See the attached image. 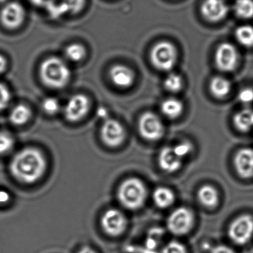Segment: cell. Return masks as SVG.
I'll return each mask as SVG.
<instances>
[{
	"label": "cell",
	"instance_id": "cell-1",
	"mask_svg": "<svg viewBox=\"0 0 253 253\" xmlns=\"http://www.w3.org/2000/svg\"><path fill=\"white\" fill-rule=\"evenodd\" d=\"M46 169V161L41 151L26 148L17 152L10 163L13 177L23 183H35L42 177Z\"/></svg>",
	"mask_w": 253,
	"mask_h": 253
},
{
	"label": "cell",
	"instance_id": "cell-2",
	"mask_svg": "<svg viewBox=\"0 0 253 253\" xmlns=\"http://www.w3.org/2000/svg\"><path fill=\"white\" fill-rule=\"evenodd\" d=\"M40 75L46 86L60 89L67 85L70 80L71 72L63 60L52 57L42 62L40 68Z\"/></svg>",
	"mask_w": 253,
	"mask_h": 253
},
{
	"label": "cell",
	"instance_id": "cell-3",
	"mask_svg": "<svg viewBox=\"0 0 253 253\" xmlns=\"http://www.w3.org/2000/svg\"><path fill=\"white\" fill-rule=\"evenodd\" d=\"M147 198V189L140 179L131 177L124 180L118 191L120 204L130 210H136L144 205Z\"/></svg>",
	"mask_w": 253,
	"mask_h": 253
},
{
	"label": "cell",
	"instance_id": "cell-4",
	"mask_svg": "<svg viewBox=\"0 0 253 253\" xmlns=\"http://www.w3.org/2000/svg\"><path fill=\"white\" fill-rule=\"evenodd\" d=\"M177 58L175 47L168 41L158 42L151 51V62L157 69L163 72L171 70L177 63Z\"/></svg>",
	"mask_w": 253,
	"mask_h": 253
},
{
	"label": "cell",
	"instance_id": "cell-5",
	"mask_svg": "<svg viewBox=\"0 0 253 253\" xmlns=\"http://www.w3.org/2000/svg\"><path fill=\"white\" fill-rule=\"evenodd\" d=\"M195 217L193 213L186 207H179L169 215L167 229L174 235H184L193 228Z\"/></svg>",
	"mask_w": 253,
	"mask_h": 253
},
{
	"label": "cell",
	"instance_id": "cell-6",
	"mask_svg": "<svg viewBox=\"0 0 253 253\" xmlns=\"http://www.w3.org/2000/svg\"><path fill=\"white\" fill-rule=\"evenodd\" d=\"M228 235L237 245H244L253 236V217L242 214L232 220L228 229Z\"/></svg>",
	"mask_w": 253,
	"mask_h": 253
},
{
	"label": "cell",
	"instance_id": "cell-7",
	"mask_svg": "<svg viewBox=\"0 0 253 253\" xmlns=\"http://www.w3.org/2000/svg\"><path fill=\"white\" fill-rule=\"evenodd\" d=\"M140 135L149 141H157L162 138L165 132L164 124L161 118L152 112H145L138 122Z\"/></svg>",
	"mask_w": 253,
	"mask_h": 253
},
{
	"label": "cell",
	"instance_id": "cell-8",
	"mask_svg": "<svg viewBox=\"0 0 253 253\" xmlns=\"http://www.w3.org/2000/svg\"><path fill=\"white\" fill-rule=\"evenodd\" d=\"M128 224L126 217L120 210L111 209L103 214L101 226L103 231L111 236H119L124 233Z\"/></svg>",
	"mask_w": 253,
	"mask_h": 253
},
{
	"label": "cell",
	"instance_id": "cell-9",
	"mask_svg": "<svg viewBox=\"0 0 253 253\" xmlns=\"http://www.w3.org/2000/svg\"><path fill=\"white\" fill-rule=\"evenodd\" d=\"M214 60L216 66L222 72H232L236 68L238 63V51L232 44L223 42L217 47Z\"/></svg>",
	"mask_w": 253,
	"mask_h": 253
},
{
	"label": "cell",
	"instance_id": "cell-10",
	"mask_svg": "<svg viewBox=\"0 0 253 253\" xmlns=\"http://www.w3.org/2000/svg\"><path fill=\"white\" fill-rule=\"evenodd\" d=\"M102 140L109 147H118L125 140L126 131L118 121L107 120L103 123L100 129Z\"/></svg>",
	"mask_w": 253,
	"mask_h": 253
},
{
	"label": "cell",
	"instance_id": "cell-11",
	"mask_svg": "<svg viewBox=\"0 0 253 253\" xmlns=\"http://www.w3.org/2000/svg\"><path fill=\"white\" fill-rule=\"evenodd\" d=\"M90 103L84 94L72 96L65 106V116L70 122H78L88 113Z\"/></svg>",
	"mask_w": 253,
	"mask_h": 253
},
{
	"label": "cell",
	"instance_id": "cell-12",
	"mask_svg": "<svg viewBox=\"0 0 253 253\" xmlns=\"http://www.w3.org/2000/svg\"><path fill=\"white\" fill-rule=\"evenodd\" d=\"M26 17L24 8L18 2H10L0 12V21L7 29H17L23 24Z\"/></svg>",
	"mask_w": 253,
	"mask_h": 253
},
{
	"label": "cell",
	"instance_id": "cell-13",
	"mask_svg": "<svg viewBox=\"0 0 253 253\" xmlns=\"http://www.w3.org/2000/svg\"><path fill=\"white\" fill-rule=\"evenodd\" d=\"M237 174L243 179L253 177V149L242 148L235 154L233 161Z\"/></svg>",
	"mask_w": 253,
	"mask_h": 253
},
{
	"label": "cell",
	"instance_id": "cell-14",
	"mask_svg": "<svg viewBox=\"0 0 253 253\" xmlns=\"http://www.w3.org/2000/svg\"><path fill=\"white\" fill-rule=\"evenodd\" d=\"M229 7L224 0H205L201 5V14L210 22H219L225 18Z\"/></svg>",
	"mask_w": 253,
	"mask_h": 253
},
{
	"label": "cell",
	"instance_id": "cell-15",
	"mask_svg": "<svg viewBox=\"0 0 253 253\" xmlns=\"http://www.w3.org/2000/svg\"><path fill=\"white\" fill-rule=\"evenodd\" d=\"M183 164V159L180 158L173 147L166 146L163 148L158 155V165L160 168L167 173H174L178 171Z\"/></svg>",
	"mask_w": 253,
	"mask_h": 253
},
{
	"label": "cell",
	"instance_id": "cell-16",
	"mask_svg": "<svg viewBox=\"0 0 253 253\" xmlns=\"http://www.w3.org/2000/svg\"><path fill=\"white\" fill-rule=\"evenodd\" d=\"M109 77L112 84L118 88H129L134 84V72L124 65L118 64L112 66L109 71Z\"/></svg>",
	"mask_w": 253,
	"mask_h": 253
},
{
	"label": "cell",
	"instance_id": "cell-17",
	"mask_svg": "<svg viewBox=\"0 0 253 253\" xmlns=\"http://www.w3.org/2000/svg\"><path fill=\"white\" fill-rule=\"evenodd\" d=\"M198 199L201 205L207 208L213 209L218 204V192L212 186L204 185L198 190Z\"/></svg>",
	"mask_w": 253,
	"mask_h": 253
},
{
	"label": "cell",
	"instance_id": "cell-18",
	"mask_svg": "<svg viewBox=\"0 0 253 253\" xmlns=\"http://www.w3.org/2000/svg\"><path fill=\"white\" fill-rule=\"evenodd\" d=\"M153 201L155 205L161 209H167L173 205L175 195L171 189L167 187H158L154 191Z\"/></svg>",
	"mask_w": 253,
	"mask_h": 253
},
{
	"label": "cell",
	"instance_id": "cell-19",
	"mask_svg": "<svg viewBox=\"0 0 253 253\" xmlns=\"http://www.w3.org/2000/svg\"><path fill=\"white\" fill-rule=\"evenodd\" d=\"M161 110L163 115L169 119H177L183 113V103L178 99H167L161 103Z\"/></svg>",
	"mask_w": 253,
	"mask_h": 253
},
{
	"label": "cell",
	"instance_id": "cell-20",
	"mask_svg": "<svg viewBox=\"0 0 253 253\" xmlns=\"http://www.w3.org/2000/svg\"><path fill=\"white\" fill-rule=\"evenodd\" d=\"M234 125L237 129L247 132L253 128V110L244 109L237 112L233 118Z\"/></svg>",
	"mask_w": 253,
	"mask_h": 253
},
{
	"label": "cell",
	"instance_id": "cell-21",
	"mask_svg": "<svg viewBox=\"0 0 253 253\" xmlns=\"http://www.w3.org/2000/svg\"><path fill=\"white\" fill-rule=\"evenodd\" d=\"M210 88L214 97L222 99L230 92L231 83L222 77H214L210 83Z\"/></svg>",
	"mask_w": 253,
	"mask_h": 253
},
{
	"label": "cell",
	"instance_id": "cell-22",
	"mask_svg": "<svg viewBox=\"0 0 253 253\" xmlns=\"http://www.w3.org/2000/svg\"><path fill=\"white\" fill-rule=\"evenodd\" d=\"M32 117V112L28 106L20 104L14 108L10 114V121L14 125L22 126L28 122Z\"/></svg>",
	"mask_w": 253,
	"mask_h": 253
},
{
	"label": "cell",
	"instance_id": "cell-23",
	"mask_svg": "<svg viewBox=\"0 0 253 253\" xmlns=\"http://www.w3.org/2000/svg\"><path fill=\"white\" fill-rule=\"evenodd\" d=\"M235 39L240 45L250 48L253 46V27L248 25L240 26L235 31Z\"/></svg>",
	"mask_w": 253,
	"mask_h": 253
},
{
	"label": "cell",
	"instance_id": "cell-24",
	"mask_svg": "<svg viewBox=\"0 0 253 253\" xmlns=\"http://www.w3.org/2000/svg\"><path fill=\"white\" fill-rule=\"evenodd\" d=\"M234 11L241 19L253 17V0H236L234 4Z\"/></svg>",
	"mask_w": 253,
	"mask_h": 253
},
{
	"label": "cell",
	"instance_id": "cell-25",
	"mask_svg": "<svg viewBox=\"0 0 253 253\" xmlns=\"http://www.w3.org/2000/svg\"><path fill=\"white\" fill-rule=\"evenodd\" d=\"M65 55L68 60L72 62H80L85 58L86 51L84 45L78 43H73L69 45L66 48Z\"/></svg>",
	"mask_w": 253,
	"mask_h": 253
},
{
	"label": "cell",
	"instance_id": "cell-26",
	"mask_svg": "<svg viewBox=\"0 0 253 253\" xmlns=\"http://www.w3.org/2000/svg\"><path fill=\"white\" fill-rule=\"evenodd\" d=\"M164 85L167 91L171 93H177L183 87V80L177 74L170 73L164 80Z\"/></svg>",
	"mask_w": 253,
	"mask_h": 253
},
{
	"label": "cell",
	"instance_id": "cell-27",
	"mask_svg": "<svg viewBox=\"0 0 253 253\" xmlns=\"http://www.w3.org/2000/svg\"><path fill=\"white\" fill-rule=\"evenodd\" d=\"M14 140L8 133L0 131V155H4L11 150Z\"/></svg>",
	"mask_w": 253,
	"mask_h": 253
},
{
	"label": "cell",
	"instance_id": "cell-28",
	"mask_svg": "<svg viewBox=\"0 0 253 253\" xmlns=\"http://www.w3.org/2000/svg\"><path fill=\"white\" fill-rule=\"evenodd\" d=\"M46 9L48 14H49L50 17L54 19L60 18V17L65 15L66 13H69L67 8L62 2H59V3L54 2L50 6H48Z\"/></svg>",
	"mask_w": 253,
	"mask_h": 253
},
{
	"label": "cell",
	"instance_id": "cell-29",
	"mask_svg": "<svg viewBox=\"0 0 253 253\" xmlns=\"http://www.w3.org/2000/svg\"><path fill=\"white\" fill-rule=\"evenodd\" d=\"M42 108L44 112L48 115H55L60 110V103L57 99L48 97L45 99L42 103Z\"/></svg>",
	"mask_w": 253,
	"mask_h": 253
},
{
	"label": "cell",
	"instance_id": "cell-30",
	"mask_svg": "<svg viewBox=\"0 0 253 253\" xmlns=\"http://www.w3.org/2000/svg\"><path fill=\"white\" fill-rule=\"evenodd\" d=\"M175 153L180 157L181 159L186 158L192 153L193 150V146L189 141H182L177 143L175 146H173Z\"/></svg>",
	"mask_w": 253,
	"mask_h": 253
},
{
	"label": "cell",
	"instance_id": "cell-31",
	"mask_svg": "<svg viewBox=\"0 0 253 253\" xmlns=\"http://www.w3.org/2000/svg\"><path fill=\"white\" fill-rule=\"evenodd\" d=\"M67 8L68 12L77 14L82 11L85 5V0H62Z\"/></svg>",
	"mask_w": 253,
	"mask_h": 253
},
{
	"label": "cell",
	"instance_id": "cell-32",
	"mask_svg": "<svg viewBox=\"0 0 253 253\" xmlns=\"http://www.w3.org/2000/svg\"><path fill=\"white\" fill-rule=\"evenodd\" d=\"M162 253H187L185 245L177 241L169 242L163 249Z\"/></svg>",
	"mask_w": 253,
	"mask_h": 253
},
{
	"label": "cell",
	"instance_id": "cell-33",
	"mask_svg": "<svg viewBox=\"0 0 253 253\" xmlns=\"http://www.w3.org/2000/svg\"><path fill=\"white\" fill-rule=\"evenodd\" d=\"M11 101V93L4 84L0 83V111L8 107Z\"/></svg>",
	"mask_w": 253,
	"mask_h": 253
},
{
	"label": "cell",
	"instance_id": "cell-34",
	"mask_svg": "<svg viewBox=\"0 0 253 253\" xmlns=\"http://www.w3.org/2000/svg\"><path fill=\"white\" fill-rule=\"evenodd\" d=\"M238 99L240 103L244 105H250L253 103V89L246 88L241 90L238 94Z\"/></svg>",
	"mask_w": 253,
	"mask_h": 253
},
{
	"label": "cell",
	"instance_id": "cell-35",
	"mask_svg": "<svg viewBox=\"0 0 253 253\" xmlns=\"http://www.w3.org/2000/svg\"><path fill=\"white\" fill-rule=\"evenodd\" d=\"M211 253H235L230 247L226 245H218L211 250Z\"/></svg>",
	"mask_w": 253,
	"mask_h": 253
},
{
	"label": "cell",
	"instance_id": "cell-36",
	"mask_svg": "<svg viewBox=\"0 0 253 253\" xmlns=\"http://www.w3.org/2000/svg\"><path fill=\"white\" fill-rule=\"evenodd\" d=\"M30 2L36 6L47 8L51 4L54 3L55 0H30Z\"/></svg>",
	"mask_w": 253,
	"mask_h": 253
},
{
	"label": "cell",
	"instance_id": "cell-37",
	"mask_svg": "<svg viewBox=\"0 0 253 253\" xmlns=\"http://www.w3.org/2000/svg\"><path fill=\"white\" fill-rule=\"evenodd\" d=\"M7 68V60L3 56L0 54V74L3 73Z\"/></svg>",
	"mask_w": 253,
	"mask_h": 253
},
{
	"label": "cell",
	"instance_id": "cell-38",
	"mask_svg": "<svg viewBox=\"0 0 253 253\" xmlns=\"http://www.w3.org/2000/svg\"><path fill=\"white\" fill-rule=\"evenodd\" d=\"M8 200V195L5 192H0V203H4Z\"/></svg>",
	"mask_w": 253,
	"mask_h": 253
},
{
	"label": "cell",
	"instance_id": "cell-39",
	"mask_svg": "<svg viewBox=\"0 0 253 253\" xmlns=\"http://www.w3.org/2000/svg\"><path fill=\"white\" fill-rule=\"evenodd\" d=\"M78 253H97L94 250L90 248V247H85L81 249Z\"/></svg>",
	"mask_w": 253,
	"mask_h": 253
},
{
	"label": "cell",
	"instance_id": "cell-40",
	"mask_svg": "<svg viewBox=\"0 0 253 253\" xmlns=\"http://www.w3.org/2000/svg\"><path fill=\"white\" fill-rule=\"evenodd\" d=\"M5 1H6V0H0V3H3Z\"/></svg>",
	"mask_w": 253,
	"mask_h": 253
}]
</instances>
